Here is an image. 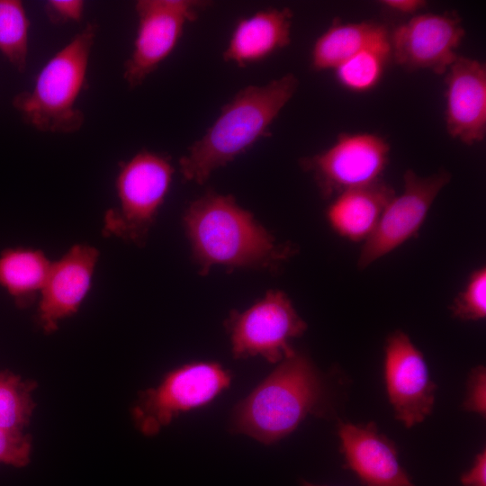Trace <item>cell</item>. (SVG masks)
<instances>
[{
    "label": "cell",
    "instance_id": "cell-23",
    "mask_svg": "<svg viewBox=\"0 0 486 486\" xmlns=\"http://www.w3.org/2000/svg\"><path fill=\"white\" fill-rule=\"evenodd\" d=\"M452 315L462 320L476 321L486 317V269L474 270L464 288L450 306Z\"/></svg>",
    "mask_w": 486,
    "mask_h": 486
},
{
    "label": "cell",
    "instance_id": "cell-2",
    "mask_svg": "<svg viewBox=\"0 0 486 486\" xmlns=\"http://www.w3.org/2000/svg\"><path fill=\"white\" fill-rule=\"evenodd\" d=\"M184 222L194 258L204 273L217 266H273L293 254L231 195L206 194L188 206Z\"/></svg>",
    "mask_w": 486,
    "mask_h": 486
},
{
    "label": "cell",
    "instance_id": "cell-17",
    "mask_svg": "<svg viewBox=\"0 0 486 486\" xmlns=\"http://www.w3.org/2000/svg\"><path fill=\"white\" fill-rule=\"evenodd\" d=\"M394 195L392 187L382 180L346 190L328 206L327 219L339 236L355 242L364 241Z\"/></svg>",
    "mask_w": 486,
    "mask_h": 486
},
{
    "label": "cell",
    "instance_id": "cell-7",
    "mask_svg": "<svg viewBox=\"0 0 486 486\" xmlns=\"http://www.w3.org/2000/svg\"><path fill=\"white\" fill-rule=\"evenodd\" d=\"M235 358L260 356L279 363L294 353L291 340L307 329L288 296L270 291L242 312L233 311L227 320Z\"/></svg>",
    "mask_w": 486,
    "mask_h": 486
},
{
    "label": "cell",
    "instance_id": "cell-11",
    "mask_svg": "<svg viewBox=\"0 0 486 486\" xmlns=\"http://www.w3.org/2000/svg\"><path fill=\"white\" fill-rule=\"evenodd\" d=\"M465 35L455 12L419 13L390 32L392 58L408 71L445 75Z\"/></svg>",
    "mask_w": 486,
    "mask_h": 486
},
{
    "label": "cell",
    "instance_id": "cell-28",
    "mask_svg": "<svg viewBox=\"0 0 486 486\" xmlns=\"http://www.w3.org/2000/svg\"><path fill=\"white\" fill-rule=\"evenodd\" d=\"M380 4L389 12L414 16L427 6L424 0H382Z\"/></svg>",
    "mask_w": 486,
    "mask_h": 486
},
{
    "label": "cell",
    "instance_id": "cell-19",
    "mask_svg": "<svg viewBox=\"0 0 486 486\" xmlns=\"http://www.w3.org/2000/svg\"><path fill=\"white\" fill-rule=\"evenodd\" d=\"M51 264L40 250L8 248L0 255V286L17 307H29L41 292Z\"/></svg>",
    "mask_w": 486,
    "mask_h": 486
},
{
    "label": "cell",
    "instance_id": "cell-24",
    "mask_svg": "<svg viewBox=\"0 0 486 486\" xmlns=\"http://www.w3.org/2000/svg\"><path fill=\"white\" fill-rule=\"evenodd\" d=\"M32 440L22 431L0 427V464L24 467L31 461Z\"/></svg>",
    "mask_w": 486,
    "mask_h": 486
},
{
    "label": "cell",
    "instance_id": "cell-22",
    "mask_svg": "<svg viewBox=\"0 0 486 486\" xmlns=\"http://www.w3.org/2000/svg\"><path fill=\"white\" fill-rule=\"evenodd\" d=\"M36 383L9 371H0V427L22 431L29 424L35 402Z\"/></svg>",
    "mask_w": 486,
    "mask_h": 486
},
{
    "label": "cell",
    "instance_id": "cell-10",
    "mask_svg": "<svg viewBox=\"0 0 486 486\" xmlns=\"http://www.w3.org/2000/svg\"><path fill=\"white\" fill-rule=\"evenodd\" d=\"M445 169L421 176L409 169L403 176V190L385 206L372 234L364 240L357 260L364 269L417 235L442 189L451 181Z\"/></svg>",
    "mask_w": 486,
    "mask_h": 486
},
{
    "label": "cell",
    "instance_id": "cell-13",
    "mask_svg": "<svg viewBox=\"0 0 486 486\" xmlns=\"http://www.w3.org/2000/svg\"><path fill=\"white\" fill-rule=\"evenodd\" d=\"M445 122L447 133L472 146L486 136V67L458 56L445 74Z\"/></svg>",
    "mask_w": 486,
    "mask_h": 486
},
{
    "label": "cell",
    "instance_id": "cell-9",
    "mask_svg": "<svg viewBox=\"0 0 486 486\" xmlns=\"http://www.w3.org/2000/svg\"><path fill=\"white\" fill-rule=\"evenodd\" d=\"M206 2L194 0H139L131 53L123 67V78L133 89L166 59L178 44L184 25L198 17Z\"/></svg>",
    "mask_w": 486,
    "mask_h": 486
},
{
    "label": "cell",
    "instance_id": "cell-16",
    "mask_svg": "<svg viewBox=\"0 0 486 486\" xmlns=\"http://www.w3.org/2000/svg\"><path fill=\"white\" fill-rule=\"evenodd\" d=\"M293 14L288 7H269L237 22L223 59L239 68L260 62L290 45Z\"/></svg>",
    "mask_w": 486,
    "mask_h": 486
},
{
    "label": "cell",
    "instance_id": "cell-29",
    "mask_svg": "<svg viewBox=\"0 0 486 486\" xmlns=\"http://www.w3.org/2000/svg\"><path fill=\"white\" fill-rule=\"evenodd\" d=\"M300 484L301 486H327V485L315 484L303 479L300 481Z\"/></svg>",
    "mask_w": 486,
    "mask_h": 486
},
{
    "label": "cell",
    "instance_id": "cell-6",
    "mask_svg": "<svg viewBox=\"0 0 486 486\" xmlns=\"http://www.w3.org/2000/svg\"><path fill=\"white\" fill-rule=\"evenodd\" d=\"M230 382V372L215 362L176 368L157 387L141 392L132 410L135 425L146 436L156 435L181 413L212 401Z\"/></svg>",
    "mask_w": 486,
    "mask_h": 486
},
{
    "label": "cell",
    "instance_id": "cell-12",
    "mask_svg": "<svg viewBox=\"0 0 486 486\" xmlns=\"http://www.w3.org/2000/svg\"><path fill=\"white\" fill-rule=\"evenodd\" d=\"M384 382L394 417L406 428L425 420L433 410L436 385L422 353L401 330L384 346Z\"/></svg>",
    "mask_w": 486,
    "mask_h": 486
},
{
    "label": "cell",
    "instance_id": "cell-18",
    "mask_svg": "<svg viewBox=\"0 0 486 486\" xmlns=\"http://www.w3.org/2000/svg\"><path fill=\"white\" fill-rule=\"evenodd\" d=\"M389 34L386 26L378 22H335L315 40L310 68L315 71L335 70L356 53Z\"/></svg>",
    "mask_w": 486,
    "mask_h": 486
},
{
    "label": "cell",
    "instance_id": "cell-15",
    "mask_svg": "<svg viewBox=\"0 0 486 486\" xmlns=\"http://www.w3.org/2000/svg\"><path fill=\"white\" fill-rule=\"evenodd\" d=\"M97 259L96 248L75 245L51 264L37 310V321L45 333L55 331L61 320L77 311L91 287Z\"/></svg>",
    "mask_w": 486,
    "mask_h": 486
},
{
    "label": "cell",
    "instance_id": "cell-14",
    "mask_svg": "<svg viewBox=\"0 0 486 486\" xmlns=\"http://www.w3.org/2000/svg\"><path fill=\"white\" fill-rule=\"evenodd\" d=\"M338 435L345 467L364 486H416L400 462L394 443L374 423L339 422Z\"/></svg>",
    "mask_w": 486,
    "mask_h": 486
},
{
    "label": "cell",
    "instance_id": "cell-20",
    "mask_svg": "<svg viewBox=\"0 0 486 486\" xmlns=\"http://www.w3.org/2000/svg\"><path fill=\"white\" fill-rule=\"evenodd\" d=\"M392 58L390 34L367 47L339 65L334 71L338 83L353 93L374 89L381 81Z\"/></svg>",
    "mask_w": 486,
    "mask_h": 486
},
{
    "label": "cell",
    "instance_id": "cell-27",
    "mask_svg": "<svg viewBox=\"0 0 486 486\" xmlns=\"http://www.w3.org/2000/svg\"><path fill=\"white\" fill-rule=\"evenodd\" d=\"M463 486H486V451H480L471 467L461 475Z\"/></svg>",
    "mask_w": 486,
    "mask_h": 486
},
{
    "label": "cell",
    "instance_id": "cell-4",
    "mask_svg": "<svg viewBox=\"0 0 486 486\" xmlns=\"http://www.w3.org/2000/svg\"><path fill=\"white\" fill-rule=\"evenodd\" d=\"M97 32V22H87L45 63L32 89L14 97L13 106L27 124L41 132L58 134L82 128L85 114L76 104L86 84Z\"/></svg>",
    "mask_w": 486,
    "mask_h": 486
},
{
    "label": "cell",
    "instance_id": "cell-25",
    "mask_svg": "<svg viewBox=\"0 0 486 486\" xmlns=\"http://www.w3.org/2000/svg\"><path fill=\"white\" fill-rule=\"evenodd\" d=\"M463 408L481 417L486 416V369L478 365L471 371Z\"/></svg>",
    "mask_w": 486,
    "mask_h": 486
},
{
    "label": "cell",
    "instance_id": "cell-3",
    "mask_svg": "<svg viewBox=\"0 0 486 486\" xmlns=\"http://www.w3.org/2000/svg\"><path fill=\"white\" fill-rule=\"evenodd\" d=\"M324 391L310 359L294 351L236 406L231 428L265 445L274 444L319 410Z\"/></svg>",
    "mask_w": 486,
    "mask_h": 486
},
{
    "label": "cell",
    "instance_id": "cell-8",
    "mask_svg": "<svg viewBox=\"0 0 486 486\" xmlns=\"http://www.w3.org/2000/svg\"><path fill=\"white\" fill-rule=\"evenodd\" d=\"M391 147L370 132H343L334 143L315 155L302 158V167L312 174L324 198L382 180Z\"/></svg>",
    "mask_w": 486,
    "mask_h": 486
},
{
    "label": "cell",
    "instance_id": "cell-5",
    "mask_svg": "<svg viewBox=\"0 0 486 486\" xmlns=\"http://www.w3.org/2000/svg\"><path fill=\"white\" fill-rule=\"evenodd\" d=\"M175 168L168 156L143 149L120 163L119 207L107 211L103 233L142 244L169 191Z\"/></svg>",
    "mask_w": 486,
    "mask_h": 486
},
{
    "label": "cell",
    "instance_id": "cell-1",
    "mask_svg": "<svg viewBox=\"0 0 486 486\" xmlns=\"http://www.w3.org/2000/svg\"><path fill=\"white\" fill-rule=\"evenodd\" d=\"M299 80L286 74L264 86L239 90L222 108L214 122L179 160L186 181L203 184L212 172L270 136V127L293 97Z\"/></svg>",
    "mask_w": 486,
    "mask_h": 486
},
{
    "label": "cell",
    "instance_id": "cell-21",
    "mask_svg": "<svg viewBox=\"0 0 486 486\" xmlns=\"http://www.w3.org/2000/svg\"><path fill=\"white\" fill-rule=\"evenodd\" d=\"M29 29L22 2L0 0V52L20 73L27 69Z\"/></svg>",
    "mask_w": 486,
    "mask_h": 486
},
{
    "label": "cell",
    "instance_id": "cell-26",
    "mask_svg": "<svg viewBox=\"0 0 486 486\" xmlns=\"http://www.w3.org/2000/svg\"><path fill=\"white\" fill-rule=\"evenodd\" d=\"M44 11L54 24L79 22L84 15L85 2L81 0H50L44 4Z\"/></svg>",
    "mask_w": 486,
    "mask_h": 486
}]
</instances>
